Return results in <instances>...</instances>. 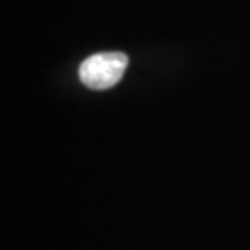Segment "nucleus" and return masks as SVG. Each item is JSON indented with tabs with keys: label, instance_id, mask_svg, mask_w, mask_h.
Listing matches in <instances>:
<instances>
[{
	"label": "nucleus",
	"instance_id": "1",
	"mask_svg": "<svg viewBox=\"0 0 250 250\" xmlns=\"http://www.w3.org/2000/svg\"><path fill=\"white\" fill-rule=\"evenodd\" d=\"M128 67V56L123 52H100L83 60L78 69V76L89 89L113 87L123 78Z\"/></svg>",
	"mask_w": 250,
	"mask_h": 250
}]
</instances>
